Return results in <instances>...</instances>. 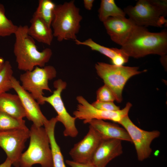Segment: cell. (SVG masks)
Here are the masks:
<instances>
[{
	"mask_svg": "<svg viewBox=\"0 0 167 167\" xmlns=\"http://www.w3.org/2000/svg\"><path fill=\"white\" fill-rule=\"evenodd\" d=\"M121 49L129 57L137 58L149 54L166 55L167 31L152 32L145 27L136 25Z\"/></svg>",
	"mask_w": 167,
	"mask_h": 167,
	"instance_id": "6da1fadb",
	"label": "cell"
},
{
	"mask_svg": "<svg viewBox=\"0 0 167 167\" xmlns=\"http://www.w3.org/2000/svg\"><path fill=\"white\" fill-rule=\"evenodd\" d=\"M28 26L20 25L14 34L13 52L18 69L25 72L36 67H43L50 60L52 51L49 48L39 51L34 40L28 33Z\"/></svg>",
	"mask_w": 167,
	"mask_h": 167,
	"instance_id": "7a4b0ae2",
	"label": "cell"
},
{
	"mask_svg": "<svg viewBox=\"0 0 167 167\" xmlns=\"http://www.w3.org/2000/svg\"><path fill=\"white\" fill-rule=\"evenodd\" d=\"M82 17L74 0L56 5L51 25L53 35L58 41L77 39Z\"/></svg>",
	"mask_w": 167,
	"mask_h": 167,
	"instance_id": "3957f363",
	"label": "cell"
},
{
	"mask_svg": "<svg viewBox=\"0 0 167 167\" xmlns=\"http://www.w3.org/2000/svg\"><path fill=\"white\" fill-rule=\"evenodd\" d=\"M29 130V144L21 156L20 166L32 167L39 164L41 167H53L49 140L45 128L32 124Z\"/></svg>",
	"mask_w": 167,
	"mask_h": 167,
	"instance_id": "277c9868",
	"label": "cell"
},
{
	"mask_svg": "<svg viewBox=\"0 0 167 167\" xmlns=\"http://www.w3.org/2000/svg\"><path fill=\"white\" fill-rule=\"evenodd\" d=\"M95 68L98 75L112 91L118 103L121 102L122 100L123 90L128 79L146 71H139L138 67L118 66L104 62L96 63Z\"/></svg>",
	"mask_w": 167,
	"mask_h": 167,
	"instance_id": "5b68a950",
	"label": "cell"
},
{
	"mask_svg": "<svg viewBox=\"0 0 167 167\" xmlns=\"http://www.w3.org/2000/svg\"><path fill=\"white\" fill-rule=\"evenodd\" d=\"M55 68L51 65L43 67H36L31 71H25L20 75L21 86L30 93L39 105H43L42 98L43 90L52 92L49 86V81L56 76Z\"/></svg>",
	"mask_w": 167,
	"mask_h": 167,
	"instance_id": "8992f818",
	"label": "cell"
},
{
	"mask_svg": "<svg viewBox=\"0 0 167 167\" xmlns=\"http://www.w3.org/2000/svg\"><path fill=\"white\" fill-rule=\"evenodd\" d=\"M123 11L137 26L145 28L167 26V19L150 0H138L135 6H128Z\"/></svg>",
	"mask_w": 167,
	"mask_h": 167,
	"instance_id": "52a82bcc",
	"label": "cell"
},
{
	"mask_svg": "<svg viewBox=\"0 0 167 167\" xmlns=\"http://www.w3.org/2000/svg\"><path fill=\"white\" fill-rule=\"evenodd\" d=\"M66 83L61 79L55 80L54 83L55 90L53 94L47 97L44 96L42 101L43 104L47 102L50 104L55 110L57 114L56 117L58 121L61 122L64 126V136L74 138L78 134L75 125L76 118L68 112L61 97L62 92L66 88Z\"/></svg>",
	"mask_w": 167,
	"mask_h": 167,
	"instance_id": "ba28073f",
	"label": "cell"
},
{
	"mask_svg": "<svg viewBox=\"0 0 167 167\" xmlns=\"http://www.w3.org/2000/svg\"><path fill=\"white\" fill-rule=\"evenodd\" d=\"M76 99L79 104L73 114L76 119L83 120L84 124L88 123L93 119L108 120L118 123L123 117L128 115L132 106L129 102L122 109L116 111L102 110L94 108L81 96H77Z\"/></svg>",
	"mask_w": 167,
	"mask_h": 167,
	"instance_id": "9c48e42d",
	"label": "cell"
},
{
	"mask_svg": "<svg viewBox=\"0 0 167 167\" xmlns=\"http://www.w3.org/2000/svg\"><path fill=\"white\" fill-rule=\"evenodd\" d=\"M126 130L134 145L139 161H142L150 155L152 141L161 134L158 131H147L137 127L131 120L128 115L123 117L118 123Z\"/></svg>",
	"mask_w": 167,
	"mask_h": 167,
	"instance_id": "30bf717a",
	"label": "cell"
},
{
	"mask_svg": "<svg viewBox=\"0 0 167 167\" xmlns=\"http://www.w3.org/2000/svg\"><path fill=\"white\" fill-rule=\"evenodd\" d=\"M29 136L27 127L0 132V147L15 167L20 166V158Z\"/></svg>",
	"mask_w": 167,
	"mask_h": 167,
	"instance_id": "8fae6325",
	"label": "cell"
},
{
	"mask_svg": "<svg viewBox=\"0 0 167 167\" xmlns=\"http://www.w3.org/2000/svg\"><path fill=\"white\" fill-rule=\"evenodd\" d=\"M103 139L98 133L92 126L85 136L74 144L69 154L72 161L80 163L91 162L96 150Z\"/></svg>",
	"mask_w": 167,
	"mask_h": 167,
	"instance_id": "7c38bea8",
	"label": "cell"
},
{
	"mask_svg": "<svg viewBox=\"0 0 167 167\" xmlns=\"http://www.w3.org/2000/svg\"><path fill=\"white\" fill-rule=\"evenodd\" d=\"M11 83L12 89L20 98L26 117L37 126H44L48 120L42 112L39 103L30 93L23 88L19 82L13 76L11 79Z\"/></svg>",
	"mask_w": 167,
	"mask_h": 167,
	"instance_id": "4fadbf2b",
	"label": "cell"
},
{
	"mask_svg": "<svg viewBox=\"0 0 167 167\" xmlns=\"http://www.w3.org/2000/svg\"><path fill=\"white\" fill-rule=\"evenodd\" d=\"M103 23L111 39L121 46L136 26L131 19L125 17H110Z\"/></svg>",
	"mask_w": 167,
	"mask_h": 167,
	"instance_id": "5bb4252c",
	"label": "cell"
},
{
	"mask_svg": "<svg viewBox=\"0 0 167 167\" xmlns=\"http://www.w3.org/2000/svg\"><path fill=\"white\" fill-rule=\"evenodd\" d=\"M122 140L114 139H103L91 162L96 167H106L108 164L122 153Z\"/></svg>",
	"mask_w": 167,
	"mask_h": 167,
	"instance_id": "9a60e30c",
	"label": "cell"
},
{
	"mask_svg": "<svg viewBox=\"0 0 167 167\" xmlns=\"http://www.w3.org/2000/svg\"><path fill=\"white\" fill-rule=\"evenodd\" d=\"M88 123L98 133L102 139H117L132 143L126 130L117 124L96 119L92 120Z\"/></svg>",
	"mask_w": 167,
	"mask_h": 167,
	"instance_id": "2e32d148",
	"label": "cell"
},
{
	"mask_svg": "<svg viewBox=\"0 0 167 167\" xmlns=\"http://www.w3.org/2000/svg\"><path fill=\"white\" fill-rule=\"evenodd\" d=\"M28 28V34L34 40L50 45L54 36L51 28L39 16L33 14Z\"/></svg>",
	"mask_w": 167,
	"mask_h": 167,
	"instance_id": "e0dca14e",
	"label": "cell"
},
{
	"mask_svg": "<svg viewBox=\"0 0 167 167\" xmlns=\"http://www.w3.org/2000/svg\"><path fill=\"white\" fill-rule=\"evenodd\" d=\"M0 109L18 119L26 117L22 102L17 94L6 92L0 96Z\"/></svg>",
	"mask_w": 167,
	"mask_h": 167,
	"instance_id": "ac0fdd59",
	"label": "cell"
},
{
	"mask_svg": "<svg viewBox=\"0 0 167 167\" xmlns=\"http://www.w3.org/2000/svg\"><path fill=\"white\" fill-rule=\"evenodd\" d=\"M58 122L56 117L48 120L44 124V128L48 136L51 151L53 167H66L60 148L55 137L54 130Z\"/></svg>",
	"mask_w": 167,
	"mask_h": 167,
	"instance_id": "d6986e66",
	"label": "cell"
},
{
	"mask_svg": "<svg viewBox=\"0 0 167 167\" xmlns=\"http://www.w3.org/2000/svg\"><path fill=\"white\" fill-rule=\"evenodd\" d=\"M98 12L99 19L103 23L110 17H125L126 15L114 0H101Z\"/></svg>",
	"mask_w": 167,
	"mask_h": 167,
	"instance_id": "ffe728a7",
	"label": "cell"
},
{
	"mask_svg": "<svg viewBox=\"0 0 167 167\" xmlns=\"http://www.w3.org/2000/svg\"><path fill=\"white\" fill-rule=\"evenodd\" d=\"M75 41L76 45L88 46L92 50L98 52L111 60L117 56L127 55L121 48L107 47L97 43L90 38L83 41H80L77 39Z\"/></svg>",
	"mask_w": 167,
	"mask_h": 167,
	"instance_id": "44dd1931",
	"label": "cell"
},
{
	"mask_svg": "<svg viewBox=\"0 0 167 167\" xmlns=\"http://www.w3.org/2000/svg\"><path fill=\"white\" fill-rule=\"evenodd\" d=\"M56 6L51 0H40L34 14L42 19L49 27L51 28Z\"/></svg>",
	"mask_w": 167,
	"mask_h": 167,
	"instance_id": "7402d4cb",
	"label": "cell"
},
{
	"mask_svg": "<svg viewBox=\"0 0 167 167\" xmlns=\"http://www.w3.org/2000/svg\"><path fill=\"white\" fill-rule=\"evenodd\" d=\"M23 119H18L0 109V132L26 127Z\"/></svg>",
	"mask_w": 167,
	"mask_h": 167,
	"instance_id": "603a6c76",
	"label": "cell"
},
{
	"mask_svg": "<svg viewBox=\"0 0 167 167\" xmlns=\"http://www.w3.org/2000/svg\"><path fill=\"white\" fill-rule=\"evenodd\" d=\"M18 27L7 17L4 6L0 3V37L8 36L14 34Z\"/></svg>",
	"mask_w": 167,
	"mask_h": 167,
	"instance_id": "cb8c5ba5",
	"label": "cell"
},
{
	"mask_svg": "<svg viewBox=\"0 0 167 167\" xmlns=\"http://www.w3.org/2000/svg\"><path fill=\"white\" fill-rule=\"evenodd\" d=\"M13 72L10 62L5 61L0 71V96L12 89L11 80Z\"/></svg>",
	"mask_w": 167,
	"mask_h": 167,
	"instance_id": "d4e9b609",
	"label": "cell"
},
{
	"mask_svg": "<svg viewBox=\"0 0 167 167\" xmlns=\"http://www.w3.org/2000/svg\"><path fill=\"white\" fill-rule=\"evenodd\" d=\"M96 100L101 101L113 102L115 97L110 89L104 84L96 92Z\"/></svg>",
	"mask_w": 167,
	"mask_h": 167,
	"instance_id": "484cf974",
	"label": "cell"
},
{
	"mask_svg": "<svg viewBox=\"0 0 167 167\" xmlns=\"http://www.w3.org/2000/svg\"><path fill=\"white\" fill-rule=\"evenodd\" d=\"M91 104L95 108L102 110L116 111L120 109V107L115 105L113 102L96 100Z\"/></svg>",
	"mask_w": 167,
	"mask_h": 167,
	"instance_id": "4316f807",
	"label": "cell"
},
{
	"mask_svg": "<svg viewBox=\"0 0 167 167\" xmlns=\"http://www.w3.org/2000/svg\"><path fill=\"white\" fill-rule=\"evenodd\" d=\"M150 2L160 11L163 16L167 15V0H150Z\"/></svg>",
	"mask_w": 167,
	"mask_h": 167,
	"instance_id": "83f0119b",
	"label": "cell"
},
{
	"mask_svg": "<svg viewBox=\"0 0 167 167\" xmlns=\"http://www.w3.org/2000/svg\"><path fill=\"white\" fill-rule=\"evenodd\" d=\"M66 163L70 167H96L91 162L80 163L72 160H66Z\"/></svg>",
	"mask_w": 167,
	"mask_h": 167,
	"instance_id": "f1b7e54d",
	"label": "cell"
},
{
	"mask_svg": "<svg viewBox=\"0 0 167 167\" xmlns=\"http://www.w3.org/2000/svg\"><path fill=\"white\" fill-rule=\"evenodd\" d=\"M94 1V0H84L83 4L85 8L88 10H91Z\"/></svg>",
	"mask_w": 167,
	"mask_h": 167,
	"instance_id": "f546056e",
	"label": "cell"
},
{
	"mask_svg": "<svg viewBox=\"0 0 167 167\" xmlns=\"http://www.w3.org/2000/svg\"><path fill=\"white\" fill-rule=\"evenodd\" d=\"M12 165L11 161L7 158L4 162L0 165V167H11Z\"/></svg>",
	"mask_w": 167,
	"mask_h": 167,
	"instance_id": "4dcf8cb0",
	"label": "cell"
},
{
	"mask_svg": "<svg viewBox=\"0 0 167 167\" xmlns=\"http://www.w3.org/2000/svg\"><path fill=\"white\" fill-rule=\"evenodd\" d=\"M5 61L4 58L0 57V71L1 70L3 67Z\"/></svg>",
	"mask_w": 167,
	"mask_h": 167,
	"instance_id": "1f68e13d",
	"label": "cell"
}]
</instances>
